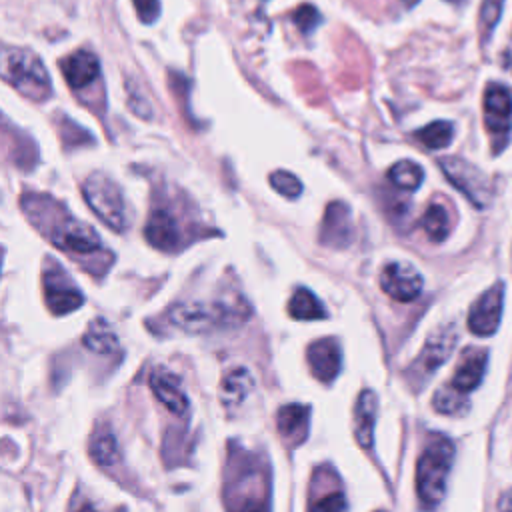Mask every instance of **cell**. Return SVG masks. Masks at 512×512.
I'll return each instance as SVG.
<instances>
[{
	"instance_id": "cell-1",
	"label": "cell",
	"mask_w": 512,
	"mask_h": 512,
	"mask_svg": "<svg viewBox=\"0 0 512 512\" xmlns=\"http://www.w3.org/2000/svg\"><path fill=\"white\" fill-rule=\"evenodd\" d=\"M452 462L454 444L442 434H432L416 464V492L422 506L434 508L442 502Z\"/></svg>"
},
{
	"instance_id": "cell-2",
	"label": "cell",
	"mask_w": 512,
	"mask_h": 512,
	"mask_svg": "<svg viewBox=\"0 0 512 512\" xmlns=\"http://www.w3.org/2000/svg\"><path fill=\"white\" fill-rule=\"evenodd\" d=\"M228 512H270L268 470L254 460L242 462L224 486Z\"/></svg>"
},
{
	"instance_id": "cell-3",
	"label": "cell",
	"mask_w": 512,
	"mask_h": 512,
	"mask_svg": "<svg viewBox=\"0 0 512 512\" xmlns=\"http://www.w3.org/2000/svg\"><path fill=\"white\" fill-rule=\"evenodd\" d=\"M4 76L12 86L24 96L42 102L50 94V78L42 60L24 48H14L6 52Z\"/></svg>"
},
{
	"instance_id": "cell-4",
	"label": "cell",
	"mask_w": 512,
	"mask_h": 512,
	"mask_svg": "<svg viewBox=\"0 0 512 512\" xmlns=\"http://www.w3.org/2000/svg\"><path fill=\"white\" fill-rule=\"evenodd\" d=\"M82 194H84L86 204L92 208V212L108 228H112L116 232L126 230V226H128L126 204H124L122 192L114 180H110L102 172H92L82 186Z\"/></svg>"
},
{
	"instance_id": "cell-5",
	"label": "cell",
	"mask_w": 512,
	"mask_h": 512,
	"mask_svg": "<svg viewBox=\"0 0 512 512\" xmlns=\"http://www.w3.org/2000/svg\"><path fill=\"white\" fill-rule=\"evenodd\" d=\"M170 320L186 332H204L214 326H224L226 322H238L242 320V316L240 308H232L228 304L192 302L172 308Z\"/></svg>"
},
{
	"instance_id": "cell-6",
	"label": "cell",
	"mask_w": 512,
	"mask_h": 512,
	"mask_svg": "<svg viewBox=\"0 0 512 512\" xmlns=\"http://www.w3.org/2000/svg\"><path fill=\"white\" fill-rule=\"evenodd\" d=\"M440 168L444 176L458 188L472 204L486 206L492 198V184L488 176L478 170L474 164L458 158V156H444L440 158Z\"/></svg>"
},
{
	"instance_id": "cell-7",
	"label": "cell",
	"mask_w": 512,
	"mask_h": 512,
	"mask_svg": "<svg viewBox=\"0 0 512 512\" xmlns=\"http://www.w3.org/2000/svg\"><path fill=\"white\" fill-rule=\"evenodd\" d=\"M46 236L54 246L72 254H90L100 248V238L94 232V228L86 222L74 220L66 212L50 220Z\"/></svg>"
},
{
	"instance_id": "cell-8",
	"label": "cell",
	"mask_w": 512,
	"mask_h": 512,
	"mask_svg": "<svg viewBox=\"0 0 512 512\" xmlns=\"http://www.w3.org/2000/svg\"><path fill=\"white\" fill-rule=\"evenodd\" d=\"M42 284H44L46 306L50 308L52 314L60 316V314L74 312L84 302L80 288L54 260H46V266L42 272Z\"/></svg>"
},
{
	"instance_id": "cell-9",
	"label": "cell",
	"mask_w": 512,
	"mask_h": 512,
	"mask_svg": "<svg viewBox=\"0 0 512 512\" xmlns=\"http://www.w3.org/2000/svg\"><path fill=\"white\" fill-rule=\"evenodd\" d=\"M456 340H458V336H456L454 326H444V328L436 330L426 340L420 356L410 366L412 382H424L430 374H434L436 368L450 358V354L456 346Z\"/></svg>"
},
{
	"instance_id": "cell-10",
	"label": "cell",
	"mask_w": 512,
	"mask_h": 512,
	"mask_svg": "<svg viewBox=\"0 0 512 512\" xmlns=\"http://www.w3.org/2000/svg\"><path fill=\"white\" fill-rule=\"evenodd\" d=\"M502 304H504V284L496 282L480 298L472 304L468 312V328L476 336H492L502 318Z\"/></svg>"
},
{
	"instance_id": "cell-11",
	"label": "cell",
	"mask_w": 512,
	"mask_h": 512,
	"mask_svg": "<svg viewBox=\"0 0 512 512\" xmlns=\"http://www.w3.org/2000/svg\"><path fill=\"white\" fill-rule=\"evenodd\" d=\"M420 272L406 262H390L380 272V288L398 302H412L422 292Z\"/></svg>"
},
{
	"instance_id": "cell-12",
	"label": "cell",
	"mask_w": 512,
	"mask_h": 512,
	"mask_svg": "<svg viewBox=\"0 0 512 512\" xmlns=\"http://www.w3.org/2000/svg\"><path fill=\"white\" fill-rule=\"evenodd\" d=\"M484 124L486 130L504 140L512 128V94L506 86L490 84L484 92Z\"/></svg>"
},
{
	"instance_id": "cell-13",
	"label": "cell",
	"mask_w": 512,
	"mask_h": 512,
	"mask_svg": "<svg viewBox=\"0 0 512 512\" xmlns=\"http://www.w3.org/2000/svg\"><path fill=\"white\" fill-rule=\"evenodd\" d=\"M306 360L314 378L328 384L338 376L342 368L340 344L336 342V338H320L308 346Z\"/></svg>"
},
{
	"instance_id": "cell-14",
	"label": "cell",
	"mask_w": 512,
	"mask_h": 512,
	"mask_svg": "<svg viewBox=\"0 0 512 512\" xmlns=\"http://www.w3.org/2000/svg\"><path fill=\"white\" fill-rule=\"evenodd\" d=\"M150 388L154 396L176 416H186L190 410L188 398L180 386L176 374L168 372L166 368H156L150 374Z\"/></svg>"
},
{
	"instance_id": "cell-15",
	"label": "cell",
	"mask_w": 512,
	"mask_h": 512,
	"mask_svg": "<svg viewBox=\"0 0 512 512\" xmlns=\"http://www.w3.org/2000/svg\"><path fill=\"white\" fill-rule=\"evenodd\" d=\"M322 244L344 248L352 240V216L350 208L344 202L328 204L320 228Z\"/></svg>"
},
{
	"instance_id": "cell-16",
	"label": "cell",
	"mask_w": 512,
	"mask_h": 512,
	"mask_svg": "<svg viewBox=\"0 0 512 512\" xmlns=\"http://www.w3.org/2000/svg\"><path fill=\"white\" fill-rule=\"evenodd\" d=\"M276 426L282 442L290 448L302 444L308 436L310 408L304 404H286L278 410Z\"/></svg>"
},
{
	"instance_id": "cell-17",
	"label": "cell",
	"mask_w": 512,
	"mask_h": 512,
	"mask_svg": "<svg viewBox=\"0 0 512 512\" xmlns=\"http://www.w3.org/2000/svg\"><path fill=\"white\" fill-rule=\"evenodd\" d=\"M486 364H488L486 350H482V348L464 350V354L458 360V366L454 370V376H452L450 384L462 394L472 392L482 382L484 372H486Z\"/></svg>"
},
{
	"instance_id": "cell-18",
	"label": "cell",
	"mask_w": 512,
	"mask_h": 512,
	"mask_svg": "<svg viewBox=\"0 0 512 512\" xmlns=\"http://www.w3.org/2000/svg\"><path fill=\"white\" fill-rule=\"evenodd\" d=\"M144 236L154 248H160L166 252H172L180 246L178 224H176L174 216L166 210L152 212V216L148 218V222L144 226Z\"/></svg>"
},
{
	"instance_id": "cell-19",
	"label": "cell",
	"mask_w": 512,
	"mask_h": 512,
	"mask_svg": "<svg viewBox=\"0 0 512 512\" xmlns=\"http://www.w3.org/2000/svg\"><path fill=\"white\" fill-rule=\"evenodd\" d=\"M378 414V398L372 390H362L354 404V436L362 448H372L374 424Z\"/></svg>"
},
{
	"instance_id": "cell-20",
	"label": "cell",
	"mask_w": 512,
	"mask_h": 512,
	"mask_svg": "<svg viewBox=\"0 0 512 512\" xmlns=\"http://www.w3.org/2000/svg\"><path fill=\"white\" fill-rule=\"evenodd\" d=\"M60 68H62V74H64L68 86L74 90L88 86L92 80H96V76L100 72L98 58L88 50H78V52L70 54L68 58H64L60 62Z\"/></svg>"
},
{
	"instance_id": "cell-21",
	"label": "cell",
	"mask_w": 512,
	"mask_h": 512,
	"mask_svg": "<svg viewBox=\"0 0 512 512\" xmlns=\"http://www.w3.org/2000/svg\"><path fill=\"white\" fill-rule=\"evenodd\" d=\"M254 390V378L246 368H236L228 372L220 386V398L226 406L240 404Z\"/></svg>"
},
{
	"instance_id": "cell-22",
	"label": "cell",
	"mask_w": 512,
	"mask_h": 512,
	"mask_svg": "<svg viewBox=\"0 0 512 512\" xmlns=\"http://www.w3.org/2000/svg\"><path fill=\"white\" fill-rule=\"evenodd\" d=\"M288 314L296 320H320L328 316L322 302L308 288H298L292 294L288 302Z\"/></svg>"
},
{
	"instance_id": "cell-23",
	"label": "cell",
	"mask_w": 512,
	"mask_h": 512,
	"mask_svg": "<svg viewBox=\"0 0 512 512\" xmlns=\"http://www.w3.org/2000/svg\"><path fill=\"white\" fill-rule=\"evenodd\" d=\"M82 342L86 348H90L92 352H98V354H110V352L118 350V338H116L114 330L110 328V324L102 318H96L90 322Z\"/></svg>"
},
{
	"instance_id": "cell-24",
	"label": "cell",
	"mask_w": 512,
	"mask_h": 512,
	"mask_svg": "<svg viewBox=\"0 0 512 512\" xmlns=\"http://www.w3.org/2000/svg\"><path fill=\"white\" fill-rule=\"evenodd\" d=\"M90 456L100 466H112L120 458V450L116 444V438L108 430H98L90 438Z\"/></svg>"
},
{
	"instance_id": "cell-25",
	"label": "cell",
	"mask_w": 512,
	"mask_h": 512,
	"mask_svg": "<svg viewBox=\"0 0 512 512\" xmlns=\"http://www.w3.org/2000/svg\"><path fill=\"white\" fill-rule=\"evenodd\" d=\"M416 140L422 142L430 150H442L452 142L454 136V126L446 120H436L426 124L424 128L416 130Z\"/></svg>"
},
{
	"instance_id": "cell-26",
	"label": "cell",
	"mask_w": 512,
	"mask_h": 512,
	"mask_svg": "<svg viewBox=\"0 0 512 512\" xmlns=\"http://www.w3.org/2000/svg\"><path fill=\"white\" fill-rule=\"evenodd\" d=\"M388 180L402 190H416L424 180V170L412 160H400L388 170Z\"/></svg>"
},
{
	"instance_id": "cell-27",
	"label": "cell",
	"mask_w": 512,
	"mask_h": 512,
	"mask_svg": "<svg viewBox=\"0 0 512 512\" xmlns=\"http://www.w3.org/2000/svg\"><path fill=\"white\" fill-rule=\"evenodd\" d=\"M422 228L432 242H442L450 230V218L442 204H430L422 216Z\"/></svg>"
},
{
	"instance_id": "cell-28",
	"label": "cell",
	"mask_w": 512,
	"mask_h": 512,
	"mask_svg": "<svg viewBox=\"0 0 512 512\" xmlns=\"http://www.w3.org/2000/svg\"><path fill=\"white\" fill-rule=\"evenodd\" d=\"M432 404L438 412L442 414H462L466 408H468V400H466V394L458 392L450 382L446 386H442L440 390H436L434 398H432Z\"/></svg>"
},
{
	"instance_id": "cell-29",
	"label": "cell",
	"mask_w": 512,
	"mask_h": 512,
	"mask_svg": "<svg viewBox=\"0 0 512 512\" xmlns=\"http://www.w3.org/2000/svg\"><path fill=\"white\" fill-rule=\"evenodd\" d=\"M348 502L342 490H328L322 496H312L308 512H346Z\"/></svg>"
},
{
	"instance_id": "cell-30",
	"label": "cell",
	"mask_w": 512,
	"mask_h": 512,
	"mask_svg": "<svg viewBox=\"0 0 512 512\" xmlns=\"http://www.w3.org/2000/svg\"><path fill=\"white\" fill-rule=\"evenodd\" d=\"M270 184L276 192H280L286 198H298L302 194V184L300 180L284 170H276L270 174Z\"/></svg>"
},
{
	"instance_id": "cell-31",
	"label": "cell",
	"mask_w": 512,
	"mask_h": 512,
	"mask_svg": "<svg viewBox=\"0 0 512 512\" xmlns=\"http://www.w3.org/2000/svg\"><path fill=\"white\" fill-rule=\"evenodd\" d=\"M502 4H504V0H482L480 28H482L484 38H488L492 34V30L496 28L500 14H502Z\"/></svg>"
},
{
	"instance_id": "cell-32",
	"label": "cell",
	"mask_w": 512,
	"mask_h": 512,
	"mask_svg": "<svg viewBox=\"0 0 512 512\" xmlns=\"http://www.w3.org/2000/svg\"><path fill=\"white\" fill-rule=\"evenodd\" d=\"M292 20H294V24L302 30V32H312L316 26H318V22H320V12L312 6V4H304V6H300L294 14H292Z\"/></svg>"
},
{
	"instance_id": "cell-33",
	"label": "cell",
	"mask_w": 512,
	"mask_h": 512,
	"mask_svg": "<svg viewBox=\"0 0 512 512\" xmlns=\"http://www.w3.org/2000/svg\"><path fill=\"white\" fill-rule=\"evenodd\" d=\"M134 8L138 12V18L144 24H152L160 14V2L158 0H132Z\"/></svg>"
},
{
	"instance_id": "cell-34",
	"label": "cell",
	"mask_w": 512,
	"mask_h": 512,
	"mask_svg": "<svg viewBox=\"0 0 512 512\" xmlns=\"http://www.w3.org/2000/svg\"><path fill=\"white\" fill-rule=\"evenodd\" d=\"M498 512H512V488L506 490L498 500Z\"/></svg>"
},
{
	"instance_id": "cell-35",
	"label": "cell",
	"mask_w": 512,
	"mask_h": 512,
	"mask_svg": "<svg viewBox=\"0 0 512 512\" xmlns=\"http://www.w3.org/2000/svg\"><path fill=\"white\" fill-rule=\"evenodd\" d=\"M418 2H420V0H402V4H404V6H408V8H410V6H414V4H418Z\"/></svg>"
},
{
	"instance_id": "cell-36",
	"label": "cell",
	"mask_w": 512,
	"mask_h": 512,
	"mask_svg": "<svg viewBox=\"0 0 512 512\" xmlns=\"http://www.w3.org/2000/svg\"><path fill=\"white\" fill-rule=\"evenodd\" d=\"M450 2H454V4H458V2H462V0H450Z\"/></svg>"
}]
</instances>
